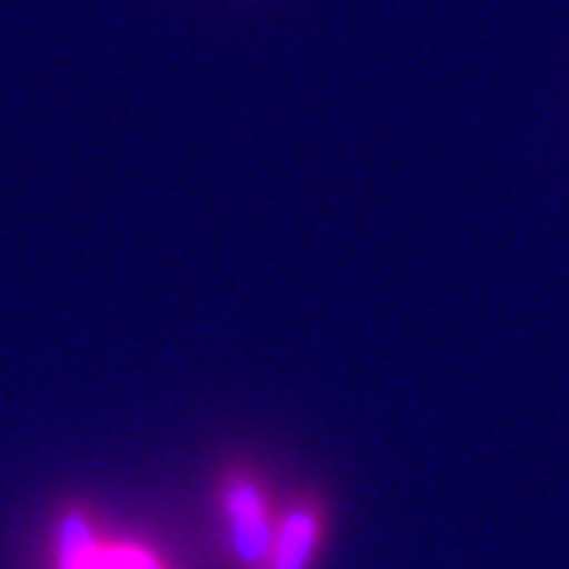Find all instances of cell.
Returning <instances> with one entry per match:
<instances>
[{"instance_id":"1","label":"cell","mask_w":569,"mask_h":569,"mask_svg":"<svg viewBox=\"0 0 569 569\" xmlns=\"http://www.w3.org/2000/svg\"><path fill=\"white\" fill-rule=\"evenodd\" d=\"M281 501L268 477L248 463L230 460L213 477V515L220 525V546L230 569H264Z\"/></svg>"},{"instance_id":"2","label":"cell","mask_w":569,"mask_h":569,"mask_svg":"<svg viewBox=\"0 0 569 569\" xmlns=\"http://www.w3.org/2000/svg\"><path fill=\"white\" fill-rule=\"evenodd\" d=\"M49 569H176L141 536L117 532L87 501H62L49 521Z\"/></svg>"},{"instance_id":"3","label":"cell","mask_w":569,"mask_h":569,"mask_svg":"<svg viewBox=\"0 0 569 569\" xmlns=\"http://www.w3.org/2000/svg\"><path fill=\"white\" fill-rule=\"evenodd\" d=\"M330 532L333 508L319 491H299L284 498L264 569H316L330 546Z\"/></svg>"}]
</instances>
